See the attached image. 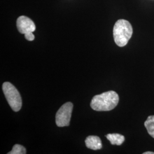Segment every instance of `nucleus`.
Listing matches in <instances>:
<instances>
[{
    "instance_id": "obj_1",
    "label": "nucleus",
    "mask_w": 154,
    "mask_h": 154,
    "mask_svg": "<svg viewBox=\"0 0 154 154\" xmlns=\"http://www.w3.org/2000/svg\"><path fill=\"white\" fill-rule=\"evenodd\" d=\"M119 95L114 91H109L94 96L90 106L95 111H107L114 109L119 102Z\"/></svg>"
},
{
    "instance_id": "obj_2",
    "label": "nucleus",
    "mask_w": 154,
    "mask_h": 154,
    "mask_svg": "<svg viewBox=\"0 0 154 154\" xmlns=\"http://www.w3.org/2000/svg\"><path fill=\"white\" fill-rule=\"evenodd\" d=\"M133 30L131 23L126 20H119L113 29V35L116 44L119 47L126 46L132 36Z\"/></svg>"
},
{
    "instance_id": "obj_3",
    "label": "nucleus",
    "mask_w": 154,
    "mask_h": 154,
    "mask_svg": "<svg viewBox=\"0 0 154 154\" xmlns=\"http://www.w3.org/2000/svg\"><path fill=\"white\" fill-rule=\"evenodd\" d=\"M2 90L11 109L15 112L21 110L22 99L17 89L11 83L6 82L2 85Z\"/></svg>"
},
{
    "instance_id": "obj_4",
    "label": "nucleus",
    "mask_w": 154,
    "mask_h": 154,
    "mask_svg": "<svg viewBox=\"0 0 154 154\" xmlns=\"http://www.w3.org/2000/svg\"><path fill=\"white\" fill-rule=\"evenodd\" d=\"M72 109L73 105L71 102H67L61 106L55 116V123L57 126H69Z\"/></svg>"
},
{
    "instance_id": "obj_5",
    "label": "nucleus",
    "mask_w": 154,
    "mask_h": 154,
    "mask_svg": "<svg viewBox=\"0 0 154 154\" xmlns=\"http://www.w3.org/2000/svg\"><path fill=\"white\" fill-rule=\"evenodd\" d=\"M17 27L20 33L25 35L32 33L35 30L34 22L30 18L25 16H21L17 18Z\"/></svg>"
},
{
    "instance_id": "obj_6",
    "label": "nucleus",
    "mask_w": 154,
    "mask_h": 154,
    "mask_svg": "<svg viewBox=\"0 0 154 154\" xmlns=\"http://www.w3.org/2000/svg\"><path fill=\"white\" fill-rule=\"evenodd\" d=\"M85 144L88 149L93 150L100 149L102 147V141L97 136H88L85 140Z\"/></svg>"
},
{
    "instance_id": "obj_7",
    "label": "nucleus",
    "mask_w": 154,
    "mask_h": 154,
    "mask_svg": "<svg viewBox=\"0 0 154 154\" xmlns=\"http://www.w3.org/2000/svg\"><path fill=\"white\" fill-rule=\"evenodd\" d=\"M106 137L112 145L120 146L125 140V137L119 134H109L106 135Z\"/></svg>"
},
{
    "instance_id": "obj_8",
    "label": "nucleus",
    "mask_w": 154,
    "mask_h": 154,
    "mask_svg": "<svg viewBox=\"0 0 154 154\" xmlns=\"http://www.w3.org/2000/svg\"><path fill=\"white\" fill-rule=\"evenodd\" d=\"M144 126L149 134L154 138V116H149L144 122Z\"/></svg>"
},
{
    "instance_id": "obj_9",
    "label": "nucleus",
    "mask_w": 154,
    "mask_h": 154,
    "mask_svg": "<svg viewBox=\"0 0 154 154\" xmlns=\"http://www.w3.org/2000/svg\"><path fill=\"white\" fill-rule=\"evenodd\" d=\"M8 154H26V151L25 148L20 144H15L11 152H8Z\"/></svg>"
},
{
    "instance_id": "obj_10",
    "label": "nucleus",
    "mask_w": 154,
    "mask_h": 154,
    "mask_svg": "<svg viewBox=\"0 0 154 154\" xmlns=\"http://www.w3.org/2000/svg\"><path fill=\"white\" fill-rule=\"evenodd\" d=\"M143 154H154V152H151V151H147V152H144Z\"/></svg>"
}]
</instances>
